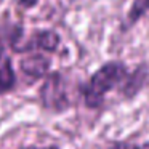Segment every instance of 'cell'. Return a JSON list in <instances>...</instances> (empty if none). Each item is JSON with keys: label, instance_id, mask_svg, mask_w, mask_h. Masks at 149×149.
Here are the masks:
<instances>
[{"label": "cell", "instance_id": "4", "mask_svg": "<svg viewBox=\"0 0 149 149\" xmlns=\"http://www.w3.org/2000/svg\"><path fill=\"white\" fill-rule=\"evenodd\" d=\"M50 69V59L43 55L34 53L21 61V71L32 79H40L48 72Z\"/></svg>", "mask_w": 149, "mask_h": 149}, {"label": "cell", "instance_id": "2", "mask_svg": "<svg viewBox=\"0 0 149 149\" xmlns=\"http://www.w3.org/2000/svg\"><path fill=\"white\" fill-rule=\"evenodd\" d=\"M40 101L43 107L52 111H64L69 106L66 85L59 72H53L45 79L43 85L40 87Z\"/></svg>", "mask_w": 149, "mask_h": 149}, {"label": "cell", "instance_id": "1", "mask_svg": "<svg viewBox=\"0 0 149 149\" xmlns=\"http://www.w3.org/2000/svg\"><path fill=\"white\" fill-rule=\"evenodd\" d=\"M128 77L127 66L120 61H111L101 66L90 82L82 87V96L88 107H100L104 101V96L109 90L122 87Z\"/></svg>", "mask_w": 149, "mask_h": 149}, {"label": "cell", "instance_id": "6", "mask_svg": "<svg viewBox=\"0 0 149 149\" xmlns=\"http://www.w3.org/2000/svg\"><path fill=\"white\" fill-rule=\"evenodd\" d=\"M146 77H148V69H146V66H139L135 72L128 74L127 80L123 82V85L120 87L122 95L127 98L135 96V95L143 88V85H144V82H146Z\"/></svg>", "mask_w": 149, "mask_h": 149}, {"label": "cell", "instance_id": "9", "mask_svg": "<svg viewBox=\"0 0 149 149\" xmlns=\"http://www.w3.org/2000/svg\"><path fill=\"white\" fill-rule=\"evenodd\" d=\"M23 149H59L56 146H43V148H37V146H27V148H23Z\"/></svg>", "mask_w": 149, "mask_h": 149}, {"label": "cell", "instance_id": "8", "mask_svg": "<svg viewBox=\"0 0 149 149\" xmlns=\"http://www.w3.org/2000/svg\"><path fill=\"white\" fill-rule=\"evenodd\" d=\"M111 149H139V148L135 144H128V143H117V144H114Z\"/></svg>", "mask_w": 149, "mask_h": 149}, {"label": "cell", "instance_id": "5", "mask_svg": "<svg viewBox=\"0 0 149 149\" xmlns=\"http://www.w3.org/2000/svg\"><path fill=\"white\" fill-rule=\"evenodd\" d=\"M15 84H16V75L11 66V59L7 50L0 45V95L13 90Z\"/></svg>", "mask_w": 149, "mask_h": 149}, {"label": "cell", "instance_id": "7", "mask_svg": "<svg viewBox=\"0 0 149 149\" xmlns=\"http://www.w3.org/2000/svg\"><path fill=\"white\" fill-rule=\"evenodd\" d=\"M148 11H149V0H133L132 7L128 10V16H127L128 26H133L135 23H138Z\"/></svg>", "mask_w": 149, "mask_h": 149}, {"label": "cell", "instance_id": "3", "mask_svg": "<svg viewBox=\"0 0 149 149\" xmlns=\"http://www.w3.org/2000/svg\"><path fill=\"white\" fill-rule=\"evenodd\" d=\"M59 45V36L55 31H36L29 40L21 45L15 47V52H32V50H43V52H55Z\"/></svg>", "mask_w": 149, "mask_h": 149}]
</instances>
